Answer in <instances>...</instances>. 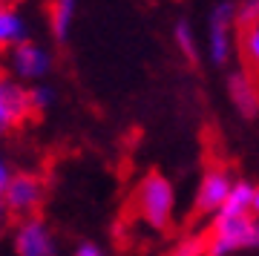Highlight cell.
Masks as SVG:
<instances>
[{"label": "cell", "mask_w": 259, "mask_h": 256, "mask_svg": "<svg viewBox=\"0 0 259 256\" xmlns=\"http://www.w3.org/2000/svg\"><path fill=\"white\" fill-rule=\"evenodd\" d=\"M253 196H256V184L236 179L231 196H228V201L222 204L219 213H222V216H250V210H253ZM219 213H216V216H219Z\"/></svg>", "instance_id": "obj_11"}, {"label": "cell", "mask_w": 259, "mask_h": 256, "mask_svg": "<svg viewBox=\"0 0 259 256\" xmlns=\"http://www.w3.org/2000/svg\"><path fill=\"white\" fill-rule=\"evenodd\" d=\"M72 256H107V250H104V247H98L95 242H83V245L75 247Z\"/></svg>", "instance_id": "obj_18"}, {"label": "cell", "mask_w": 259, "mask_h": 256, "mask_svg": "<svg viewBox=\"0 0 259 256\" xmlns=\"http://www.w3.org/2000/svg\"><path fill=\"white\" fill-rule=\"evenodd\" d=\"M173 37H176L179 52H182L185 58H190V61H193L196 52H199V46H196V32H193V26H190L187 20H179V23H176V32H173Z\"/></svg>", "instance_id": "obj_15"}, {"label": "cell", "mask_w": 259, "mask_h": 256, "mask_svg": "<svg viewBox=\"0 0 259 256\" xmlns=\"http://www.w3.org/2000/svg\"><path fill=\"white\" fill-rule=\"evenodd\" d=\"M12 176H15L12 164H9V161H6L3 156H0V196H3V190H6V184L12 182Z\"/></svg>", "instance_id": "obj_19"}, {"label": "cell", "mask_w": 259, "mask_h": 256, "mask_svg": "<svg viewBox=\"0 0 259 256\" xmlns=\"http://www.w3.org/2000/svg\"><path fill=\"white\" fill-rule=\"evenodd\" d=\"M231 98L236 104V110L248 118L259 115V83L253 72H236L231 78Z\"/></svg>", "instance_id": "obj_10"}, {"label": "cell", "mask_w": 259, "mask_h": 256, "mask_svg": "<svg viewBox=\"0 0 259 256\" xmlns=\"http://www.w3.org/2000/svg\"><path fill=\"white\" fill-rule=\"evenodd\" d=\"M236 6L222 3L210 12L207 20V55L216 66L228 64V58L233 52V35H236Z\"/></svg>", "instance_id": "obj_8"}, {"label": "cell", "mask_w": 259, "mask_h": 256, "mask_svg": "<svg viewBox=\"0 0 259 256\" xmlns=\"http://www.w3.org/2000/svg\"><path fill=\"white\" fill-rule=\"evenodd\" d=\"M250 23H259V0H242L236 9V29Z\"/></svg>", "instance_id": "obj_17"}, {"label": "cell", "mask_w": 259, "mask_h": 256, "mask_svg": "<svg viewBox=\"0 0 259 256\" xmlns=\"http://www.w3.org/2000/svg\"><path fill=\"white\" fill-rule=\"evenodd\" d=\"M9 245L15 256H58L55 230L44 216L15 219L9 233Z\"/></svg>", "instance_id": "obj_5"}, {"label": "cell", "mask_w": 259, "mask_h": 256, "mask_svg": "<svg viewBox=\"0 0 259 256\" xmlns=\"http://www.w3.org/2000/svg\"><path fill=\"white\" fill-rule=\"evenodd\" d=\"M52 52H49L44 44L37 40H23L15 49L3 52V72L15 78L23 87H35V83H44L49 72H52Z\"/></svg>", "instance_id": "obj_3"}, {"label": "cell", "mask_w": 259, "mask_h": 256, "mask_svg": "<svg viewBox=\"0 0 259 256\" xmlns=\"http://www.w3.org/2000/svg\"><path fill=\"white\" fill-rule=\"evenodd\" d=\"M32 115L35 112L29 101V87L18 83L0 69V136H9L12 130L23 127Z\"/></svg>", "instance_id": "obj_7"}, {"label": "cell", "mask_w": 259, "mask_h": 256, "mask_svg": "<svg viewBox=\"0 0 259 256\" xmlns=\"http://www.w3.org/2000/svg\"><path fill=\"white\" fill-rule=\"evenodd\" d=\"M29 40V23L20 6H0V55Z\"/></svg>", "instance_id": "obj_9"}, {"label": "cell", "mask_w": 259, "mask_h": 256, "mask_svg": "<svg viewBox=\"0 0 259 256\" xmlns=\"http://www.w3.org/2000/svg\"><path fill=\"white\" fill-rule=\"evenodd\" d=\"M233 179L231 170L225 164H210L207 170H204L202 182H199V187H196V196H193V210L196 216H216V213L222 210V204L228 201V196H231L233 190Z\"/></svg>", "instance_id": "obj_6"}, {"label": "cell", "mask_w": 259, "mask_h": 256, "mask_svg": "<svg viewBox=\"0 0 259 256\" xmlns=\"http://www.w3.org/2000/svg\"><path fill=\"white\" fill-rule=\"evenodd\" d=\"M75 9H78V0H52L49 3V29L58 40H66L75 20Z\"/></svg>", "instance_id": "obj_12"}, {"label": "cell", "mask_w": 259, "mask_h": 256, "mask_svg": "<svg viewBox=\"0 0 259 256\" xmlns=\"http://www.w3.org/2000/svg\"><path fill=\"white\" fill-rule=\"evenodd\" d=\"M47 199V182L44 176L32 173V170H15L12 182L3 190V201L9 207L12 219H26V216H37Z\"/></svg>", "instance_id": "obj_4"}, {"label": "cell", "mask_w": 259, "mask_h": 256, "mask_svg": "<svg viewBox=\"0 0 259 256\" xmlns=\"http://www.w3.org/2000/svg\"><path fill=\"white\" fill-rule=\"evenodd\" d=\"M250 213H253V219L259 222V184H256V196H253V210H250Z\"/></svg>", "instance_id": "obj_21"}, {"label": "cell", "mask_w": 259, "mask_h": 256, "mask_svg": "<svg viewBox=\"0 0 259 256\" xmlns=\"http://www.w3.org/2000/svg\"><path fill=\"white\" fill-rule=\"evenodd\" d=\"M23 0H0V6H20Z\"/></svg>", "instance_id": "obj_22"}, {"label": "cell", "mask_w": 259, "mask_h": 256, "mask_svg": "<svg viewBox=\"0 0 259 256\" xmlns=\"http://www.w3.org/2000/svg\"><path fill=\"white\" fill-rule=\"evenodd\" d=\"M207 256H233L239 250L259 247V222L250 216H213L204 233Z\"/></svg>", "instance_id": "obj_2"}, {"label": "cell", "mask_w": 259, "mask_h": 256, "mask_svg": "<svg viewBox=\"0 0 259 256\" xmlns=\"http://www.w3.org/2000/svg\"><path fill=\"white\" fill-rule=\"evenodd\" d=\"M29 101H32V112H47L52 104H55V90L49 87L47 81L44 83H35V87H29Z\"/></svg>", "instance_id": "obj_16"}, {"label": "cell", "mask_w": 259, "mask_h": 256, "mask_svg": "<svg viewBox=\"0 0 259 256\" xmlns=\"http://www.w3.org/2000/svg\"><path fill=\"white\" fill-rule=\"evenodd\" d=\"M164 256H207L204 233H187V236L176 239V242L164 250Z\"/></svg>", "instance_id": "obj_14"}, {"label": "cell", "mask_w": 259, "mask_h": 256, "mask_svg": "<svg viewBox=\"0 0 259 256\" xmlns=\"http://www.w3.org/2000/svg\"><path fill=\"white\" fill-rule=\"evenodd\" d=\"M239 46H242V58H245L248 69L259 75V23L239 26Z\"/></svg>", "instance_id": "obj_13"}, {"label": "cell", "mask_w": 259, "mask_h": 256, "mask_svg": "<svg viewBox=\"0 0 259 256\" xmlns=\"http://www.w3.org/2000/svg\"><path fill=\"white\" fill-rule=\"evenodd\" d=\"M9 207H6V201H3V196H0V233L6 230V225H9Z\"/></svg>", "instance_id": "obj_20"}, {"label": "cell", "mask_w": 259, "mask_h": 256, "mask_svg": "<svg viewBox=\"0 0 259 256\" xmlns=\"http://www.w3.org/2000/svg\"><path fill=\"white\" fill-rule=\"evenodd\" d=\"M133 216L150 230H167L173 222L176 210V190L170 179L161 173H147L141 176L139 184L133 187V199H130Z\"/></svg>", "instance_id": "obj_1"}]
</instances>
